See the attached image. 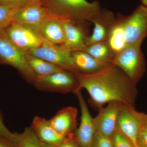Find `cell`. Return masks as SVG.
Returning a JSON list of instances; mask_svg holds the SVG:
<instances>
[{"label":"cell","instance_id":"cell-27","mask_svg":"<svg viewBox=\"0 0 147 147\" xmlns=\"http://www.w3.org/2000/svg\"><path fill=\"white\" fill-rule=\"evenodd\" d=\"M138 147H147V127L142 126L138 133L137 139Z\"/></svg>","mask_w":147,"mask_h":147},{"label":"cell","instance_id":"cell-5","mask_svg":"<svg viewBox=\"0 0 147 147\" xmlns=\"http://www.w3.org/2000/svg\"><path fill=\"white\" fill-rule=\"evenodd\" d=\"M34 85L40 90L64 94H76L82 89L74 73L66 70L37 78Z\"/></svg>","mask_w":147,"mask_h":147},{"label":"cell","instance_id":"cell-24","mask_svg":"<svg viewBox=\"0 0 147 147\" xmlns=\"http://www.w3.org/2000/svg\"><path fill=\"white\" fill-rule=\"evenodd\" d=\"M42 0H0V5L20 8L32 5L40 4Z\"/></svg>","mask_w":147,"mask_h":147},{"label":"cell","instance_id":"cell-2","mask_svg":"<svg viewBox=\"0 0 147 147\" xmlns=\"http://www.w3.org/2000/svg\"><path fill=\"white\" fill-rule=\"evenodd\" d=\"M40 4L52 16L82 25L92 23L103 9L96 1L42 0Z\"/></svg>","mask_w":147,"mask_h":147},{"label":"cell","instance_id":"cell-17","mask_svg":"<svg viewBox=\"0 0 147 147\" xmlns=\"http://www.w3.org/2000/svg\"><path fill=\"white\" fill-rule=\"evenodd\" d=\"M38 32L42 38L53 45H62L64 43V33L61 20L53 17L45 21Z\"/></svg>","mask_w":147,"mask_h":147},{"label":"cell","instance_id":"cell-9","mask_svg":"<svg viewBox=\"0 0 147 147\" xmlns=\"http://www.w3.org/2000/svg\"><path fill=\"white\" fill-rule=\"evenodd\" d=\"M122 103L112 102L98 109L97 115L93 118L96 132L112 138L117 129V121Z\"/></svg>","mask_w":147,"mask_h":147},{"label":"cell","instance_id":"cell-28","mask_svg":"<svg viewBox=\"0 0 147 147\" xmlns=\"http://www.w3.org/2000/svg\"><path fill=\"white\" fill-rule=\"evenodd\" d=\"M56 147H80L74 134L65 137L62 142Z\"/></svg>","mask_w":147,"mask_h":147},{"label":"cell","instance_id":"cell-25","mask_svg":"<svg viewBox=\"0 0 147 147\" xmlns=\"http://www.w3.org/2000/svg\"><path fill=\"white\" fill-rule=\"evenodd\" d=\"M112 139L114 147H135L131 141L117 129Z\"/></svg>","mask_w":147,"mask_h":147},{"label":"cell","instance_id":"cell-30","mask_svg":"<svg viewBox=\"0 0 147 147\" xmlns=\"http://www.w3.org/2000/svg\"><path fill=\"white\" fill-rule=\"evenodd\" d=\"M0 147H16L13 141L0 135Z\"/></svg>","mask_w":147,"mask_h":147},{"label":"cell","instance_id":"cell-8","mask_svg":"<svg viewBox=\"0 0 147 147\" xmlns=\"http://www.w3.org/2000/svg\"><path fill=\"white\" fill-rule=\"evenodd\" d=\"M127 45L143 42L147 37V6L141 5L130 15L125 16Z\"/></svg>","mask_w":147,"mask_h":147},{"label":"cell","instance_id":"cell-29","mask_svg":"<svg viewBox=\"0 0 147 147\" xmlns=\"http://www.w3.org/2000/svg\"><path fill=\"white\" fill-rule=\"evenodd\" d=\"M0 135L6 137L12 141L13 133H11L9 131L5 125L1 113H0Z\"/></svg>","mask_w":147,"mask_h":147},{"label":"cell","instance_id":"cell-19","mask_svg":"<svg viewBox=\"0 0 147 147\" xmlns=\"http://www.w3.org/2000/svg\"><path fill=\"white\" fill-rule=\"evenodd\" d=\"M124 19L125 16L121 14L117 16L107 40L116 55L127 46L125 34Z\"/></svg>","mask_w":147,"mask_h":147},{"label":"cell","instance_id":"cell-15","mask_svg":"<svg viewBox=\"0 0 147 147\" xmlns=\"http://www.w3.org/2000/svg\"><path fill=\"white\" fill-rule=\"evenodd\" d=\"M117 17L108 9H102V12L92 22L94 25L91 35L86 41V46L96 42L107 41L110 30Z\"/></svg>","mask_w":147,"mask_h":147},{"label":"cell","instance_id":"cell-10","mask_svg":"<svg viewBox=\"0 0 147 147\" xmlns=\"http://www.w3.org/2000/svg\"><path fill=\"white\" fill-rule=\"evenodd\" d=\"M142 113L136 111L134 107L123 105L118 116L117 129L131 141L135 147H138L137 136L143 126Z\"/></svg>","mask_w":147,"mask_h":147},{"label":"cell","instance_id":"cell-11","mask_svg":"<svg viewBox=\"0 0 147 147\" xmlns=\"http://www.w3.org/2000/svg\"><path fill=\"white\" fill-rule=\"evenodd\" d=\"M53 17H55L52 16L40 4H37L15 8L13 11V20L38 32L45 21Z\"/></svg>","mask_w":147,"mask_h":147},{"label":"cell","instance_id":"cell-22","mask_svg":"<svg viewBox=\"0 0 147 147\" xmlns=\"http://www.w3.org/2000/svg\"><path fill=\"white\" fill-rule=\"evenodd\" d=\"M12 141L16 147H42L41 143L30 127H26L22 133H13Z\"/></svg>","mask_w":147,"mask_h":147},{"label":"cell","instance_id":"cell-12","mask_svg":"<svg viewBox=\"0 0 147 147\" xmlns=\"http://www.w3.org/2000/svg\"><path fill=\"white\" fill-rule=\"evenodd\" d=\"M78 98L81 112L80 125L75 132V136L80 147H92L96 130L93 118L91 116L81 91L76 94Z\"/></svg>","mask_w":147,"mask_h":147},{"label":"cell","instance_id":"cell-20","mask_svg":"<svg viewBox=\"0 0 147 147\" xmlns=\"http://www.w3.org/2000/svg\"><path fill=\"white\" fill-rule=\"evenodd\" d=\"M28 64L36 78H41L65 70L60 67L41 58L26 53Z\"/></svg>","mask_w":147,"mask_h":147},{"label":"cell","instance_id":"cell-32","mask_svg":"<svg viewBox=\"0 0 147 147\" xmlns=\"http://www.w3.org/2000/svg\"><path fill=\"white\" fill-rule=\"evenodd\" d=\"M41 147H55L54 146H51V145L47 144H44V143H41Z\"/></svg>","mask_w":147,"mask_h":147},{"label":"cell","instance_id":"cell-26","mask_svg":"<svg viewBox=\"0 0 147 147\" xmlns=\"http://www.w3.org/2000/svg\"><path fill=\"white\" fill-rule=\"evenodd\" d=\"M92 147H114L112 138L105 137L96 132Z\"/></svg>","mask_w":147,"mask_h":147},{"label":"cell","instance_id":"cell-4","mask_svg":"<svg viewBox=\"0 0 147 147\" xmlns=\"http://www.w3.org/2000/svg\"><path fill=\"white\" fill-rule=\"evenodd\" d=\"M0 64L13 67L27 81L34 84L36 77L28 64L26 53L14 45L3 30H0Z\"/></svg>","mask_w":147,"mask_h":147},{"label":"cell","instance_id":"cell-3","mask_svg":"<svg viewBox=\"0 0 147 147\" xmlns=\"http://www.w3.org/2000/svg\"><path fill=\"white\" fill-rule=\"evenodd\" d=\"M142 43L127 45L116 55L112 63L122 70L136 85L146 70V61L141 49Z\"/></svg>","mask_w":147,"mask_h":147},{"label":"cell","instance_id":"cell-6","mask_svg":"<svg viewBox=\"0 0 147 147\" xmlns=\"http://www.w3.org/2000/svg\"><path fill=\"white\" fill-rule=\"evenodd\" d=\"M3 30L10 41L25 53L40 47L45 41L38 32L14 21Z\"/></svg>","mask_w":147,"mask_h":147},{"label":"cell","instance_id":"cell-31","mask_svg":"<svg viewBox=\"0 0 147 147\" xmlns=\"http://www.w3.org/2000/svg\"><path fill=\"white\" fill-rule=\"evenodd\" d=\"M142 121H143V125L147 127V114L145 113H142Z\"/></svg>","mask_w":147,"mask_h":147},{"label":"cell","instance_id":"cell-21","mask_svg":"<svg viewBox=\"0 0 147 147\" xmlns=\"http://www.w3.org/2000/svg\"><path fill=\"white\" fill-rule=\"evenodd\" d=\"M84 51L106 66L113 63L116 56L107 41L87 45Z\"/></svg>","mask_w":147,"mask_h":147},{"label":"cell","instance_id":"cell-13","mask_svg":"<svg viewBox=\"0 0 147 147\" xmlns=\"http://www.w3.org/2000/svg\"><path fill=\"white\" fill-rule=\"evenodd\" d=\"M64 33V43L61 45L71 51H84L88 37L82 24L61 19Z\"/></svg>","mask_w":147,"mask_h":147},{"label":"cell","instance_id":"cell-1","mask_svg":"<svg viewBox=\"0 0 147 147\" xmlns=\"http://www.w3.org/2000/svg\"><path fill=\"white\" fill-rule=\"evenodd\" d=\"M74 73L81 88L89 95L91 104L98 110L112 102L134 107L136 85L117 66L111 64L92 74Z\"/></svg>","mask_w":147,"mask_h":147},{"label":"cell","instance_id":"cell-18","mask_svg":"<svg viewBox=\"0 0 147 147\" xmlns=\"http://www.w3.org/2000/svg\"><path fill=\"white\" fill-rule=\"evenodd\" d=\"M71 57L76 72L92 74L100 71L107 66L85 51H72Z\"/></svg>","mask_w":147,"mask_h":147},{"label":"cell","instance_id":"cell-7","mask_svg":"<svg viewBox=\"0 0 147 147\" xmlns=\"http://www.w3.org/2000/svg\"><path fill=\"white\" fill-rule=\"evenodd\" d=\"M26 53L43 59L65 70L76 72L72 61L71 51L61 45H53L45 41L41 46Z\"/></svg>","mask_w":147,"mask_h":147},{"label":"cell","instance_id":"cell-14","mask_svg":"<svg viewBox=\"0 0 147 147\" xmlns=\"http://www.w3.org/2000/svg\"><path fill=\"white\" fill-rule=\"evenodd\" d=\"M78 110L67 107L59 110L50 120V123L58 133L65 137L74 134L77 129Z\"/></svg>","mask_w":147,"mask_h":147},{"label":"cell","instance_id":"cell-23","mask_svg":"<svg viewBox=\"0 0 147 147\" xmlns=\"http://www.w3.org/2000/svg\"><path fill=\"white\" fill-rule=\"evenodd\" d=\"M15 9L0 5V30H3L13 22V13Z\"/></svg>","mask_w":147,"mask_h":147},{"label":"cell","instance_id":"cell-33","mask_svg":"<svg viewBox=\"0 0 147 147\" xmlns=\"http://www.w3.org/2000/svg\"><path fill=\"white\" fill-rule=\"evenodd\" d=\"M142 2V5L147 6V0H141Z\"/></svg>","mask_w":147,"mask_h":147},{"label":"cell","instance_id":"cell-16","mask_svg":"<svg viewBox=\"0 0 147 147\" xmlns=\"http://www.w3.org/2000/svg\"><path fill=\"white\" fill-rule=\"evenodd\" d=\"M30 127L41 143L55 147L65 138L55 130L50 120L38 116L34 117Z\"/></svg>","mask_w":147,"mask_h":147}]
</instances>
